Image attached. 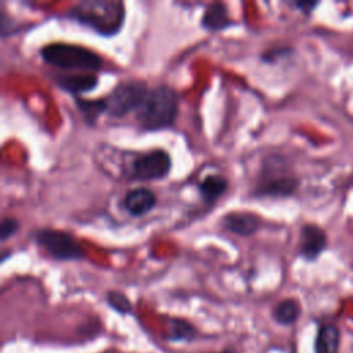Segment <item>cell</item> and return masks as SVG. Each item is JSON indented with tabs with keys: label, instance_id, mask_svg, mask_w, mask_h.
Instances as JSON below:
<instances>
[{
	"label": "cell",
	"instance_id": "6da1fadb",
	"mask_svg": "<svg viewBox=\"0 0 353 353\" xmlns=\"http://www.w3.org/2000/svg\"><path fill=\"white\" fill-rule=\"evenodd\" d=\"M65 18L92 30L112 37L119 34L125 19V4L119 0H84L72 6Z\"/></svg>",
	"mask_w": 353,
	"mask_h": 353
},
{
	"label": "cell",
	"instance_id": "7a4b0ae2",
	"mask_svg": "<svg viewBox=\"0 0 353 353\" xmlns=\"http://www.w3.org/2000/svg\"><path fill=\"white\" fill-rule=\"evenodd\" d=\"M299 188V179L287 157L268 154L262 159L252 186L255 199H283L292 196Z\"/></svg>",
	"mask_w": 353,
	"mask_h": 353
},
{
	"label": "cell",
	"instance_id": "3957f363",
	"mask_svg": "<svg viewBox=\"0 0 353 353\" xmlns=\"http://www.w3.org/2000/svg\"><path fill=\"white\" fill-rule=\"evenodd\" d=\"M179 110L178 92L165 84L149 88L143 102L135 112V120L141 131L154 132L171 128Z\"/></svg>",
	"mask_w": 353,
	"mask_h": 353
},
{
	"label": "cell",
	"instance_id": "277c9868",
	"mask_svg": "<svg viewBox=\"0 0 353 353\" xmlns=\"http://www.w3.org/2000/svg\"><path fill=\"white\" fill-rule=\"evenodd\" d=\"M39 54L43 62L62 70L94 73L103 68V58L98 52L74 43H50Z\"/></svg>",
	"mask_w": 353,
	"mask_h": 353
},
{
	"label": "cell",
	"instance_id": "5b68a950",
	"mask_svg": "<svg viewBox=\"0 0 353 353\" xmlns=\"http://www.w3.org/2000/svg\"><path fill=\"white\" fill-rule=\"evenodd\" d=\"M172 170L171 154L164 149H150L132 153L124 163L123 176L135 182H150L165 179Z\"/></svg>",
	"mask_w": 353,
	"mask_h": 353
},
{
	"label": "cell",
	"instance_id": "8992f818",
	"mask_svg": "<svg viewBox=\"0 0 353 353\" xmlns=\"http://www.w3.org/2000/svg\"><path fill=\"white\" fill-rule=\"evenodd\" d=\"M33 241L52 259L69 262L83 261L87 252L80 241L68 230L54 228H40L32 233Z\"/></svg>",
	"mask_w": 353,
	"mask_h": 353
},
{
	"label": "cell",
	"instance_id": "52a82bcc",
	"mask_svg": "<svg viewBox=\"0 0 353 353\" xmlns=\"http://www.w3.org/2000/svg\"><path fill=\"white\" fill-rule=\"evenodd\" d=\"M148 91L149 87L146 81L139 79H128L117 83L110 92L103 97L105 116L110 119H121L137 112Z\"/></svg>",
	"mask_w": 353,
	"mask_h": 353
},
{
	"label": "cell",
	"instance_id": "ba28073f",
	"mask_svg": "<svg viewBox=\"0 0 353 353\" xmlns=\"http://www.w3.org/2000/svg\"><path fill=\"white\" fill-rule=\"evenodd\" d=\"M262 226V219L252 211H229L221 218V228L240 237L254 236Z\"/></svg>",
	"mask_w": 353,
	"mask_h": 353
},
{
	"label": "cell",
	"instance_id": "9c48e42d",
	"mask_svg": "<svg viewBox=\"0 0 353 353\" xmlns=\"http://www.w3.org/2000/svg\"><path fill=\"white\" fill-rule=\"evenodd\" d=\"M156 204H157L156 193L146 186H138V188L130 189L121 199L123 211L134 218H139L149 214L156 207Z\"/></svg>",
	"mask_w": 353,
	"mask_h": 353
},
{
	"label": "cell",
	"instance_id": "30bf717a",
	"mask_svg": "<svg viewBox=\"0 0 353 353\" xmlns=\"http://www.w3.org/2000/svg\"><path fill=\"white\" fill-rule=\"evenodd\" d=\"M327 245L325 232L314 225L306 223L301 228L299 241H298V254L306 261H314Z\"/></svg>",
	"mask_w": 353,
	"mask_h": 353
},
{
	"label": "cell",
	"instance_id": "8fae6325",
	"mask_svg": "<svg viewBox=\"0 0 353 353\" xmlns=\"http://www.w3.org/2000/svg\"><path fill=\"white\" fill-rule=\"evenodd\" d=\"M54 81L59 90L70 94L72 97H81V94L91 92L98 85V77L94 73L85 72L55 74Z\"/></svg>",
	"mask_w": 353,
	"mask_h": 353
},
{
	"label": "cell",
	"instance_id": "7c38bea8",
	"mask_svg": "<svg viewBox=\"0 0 353 353\" xmlns=\"http://www.w3.org/2000/svg\"><path fill=\"white\" fill-rule=\"evenodd\" d=\"M234 25V21L229 15V8L225 3L222 1H214L210 3L200 18V26L210 32H223Z\"/></svg>",
	"mask_w": 353,
	"mask_h": 353
},
{
	"label": "cell",
	"instance_id": "4fadbf2b",
	"mask_svg": "<svg viewBox=\"0 0 353 353\" xmlns=\"http://www.w3.org/2000/svg\"><path fill=\"white\" fill-rule=\"evenodd\" d=\"M229 189V181L221 174H207L197 182V192L207 207H212Z\"/></svg>",
	"mask_w": 353,
	"mask_h": 353
},
{
	"label": "cell",
	"instance_id": "5bb4252c",
	"mask_svg": "<svg viewBox=\"0 0 353 353\" xmlns=\"http://www.w3.org/2000/svg\"><path fill=\"white\" fill-rule=\"evenodd\" d=\"M167 331L164 339L168 342H192L199 338V330L181 317H167Z\"/></svg>",
	"mask_w": 353,
	"mask_h": 353
},
{
	"label": "cell",
	"instance_id": "9a60e30c",
	"mask_svg": "<svg viewBox=\"0 0 353 353\" xmlns=\"http://www.w3.org/2000/svg\"><path fill=\"white\" fill-rule=\"evenodd\" d=\"M339 342V328L335 324H323L314 338V353H338Z\"/></svg>",
	"mask_w": 353,
	"mask_h": 353
},
{
	"label": "cell",
	"instance_id": "2e32d148",
	"mask_svg": "<svg viewBox=\"0 0 353 353\" xmlns=\"http://www.w3.org/2000/svg\"><path fill=\"white\" fill-rule=\"evenodd\" d=\"M76 108L81 114L84 123L90 127H94L101 116H105V101L101 98H83L73 97Z\"/></svg>",
	"mask_w": 353,
	"mask_h": 353
},
{
	"label": "cell",
	"instance_id": "e0dca14e",
	"mask_svg": "<svg viewBox=\"0 0 353 353\" xmlns=\"http://www.w3.org/2000/svg\"><path fill=\"white\" fill-rule=\"evenodd\" d=\"M301 316V305L294 298L279 301L272 309V319L280 325H292Z\"/></svg>",
	"mask_w": 353,
	"mask_h": 353
},
{
	"label": "cell",
	"instance_id": "ac0fdd59",
	"mask_svg": "<svg viewBox=\"0 0 353 353\" xmlns=\"http://www.w3.org/2000/svg\"><path fill=\"white\" fill-rule=\"evenodd\" d=\"M105 301H106V305L117 314L120 316L132 314V310H134L132 302L124 292L119 290H109L105 294Z\"/></svg>",
	"mask_w": 353,
	"mask_h": 353
},
{
	"label": "cell",
	"instance_id": "d6986e66",
	"mask_svg": "<svg viewBox=\"0 0 353 353\" xmlns=\"http://www.w3.org/2000/svg\"><path fill=\"white\" fill-rule=\"evenodd\" d=\"M21 223L15 216H3L0 222V241L6 243L10 237L15 236Z\"/></svg>",
	"mask_w": 353,
	"mask_h": 353
},
{
	"label": "cell",
	"instance_id": "ffe728a7",
	"mask_svg": "<svg viewBox=\"0 0 353 353\" xmlns=\"http://www.w3.org/2000/svg\"><path fill=\"white\" fill-rule=\"evenodd\" d=\"M291 52V48L290 47H274V48H270L265 52L261 54V61L265 62V63H276L279 62L281 58H285L288 57V54Z\"/></svg>",
	"mask_w": 353,
	"mask_h": 353
},
{
	"label": "cell",
	"instance_id": "44dd1931",
	"mask_svg": "<svg viewBox=\"0 0 353 353\" xmlns=\"http://www.w3.org/2000/svg\"><path fill=\"white\" fill-rule=\"evenodd\" d=\"M294 6L301 11V12H303V14H310L312 11H313V8L317 6V3L316 1H296V3H294Z\"/></svg>",
	"mask_w": 353,
	"mask_h": 353
},
{
	"label": "cell",
	"instance_id": "7402d4cb",
	"mask_svg": "<svg viewBox=\"0 0 353 353\" xmlns=\"http://www.w3.org/2000/svg\"><path fill=\"white\" fill-rule=\"evenodd\" d=\"M12 255V251L11 250H1L0 252V263H4L7 258H10Z\"/></svg>",
	"mask_w": 353,
	"mask_h": 353
},
{
	"label": "cell",
	"instance_id": "603a6c76",
	"mask_svg": "<svg viewBox=\"0 0 353 353\" xmlns=\"http://www.w3.org/2000/svg\"><path fill=\"white\" fill-rule=\"evenodd\" d=\"M210 353V352H208ZM215 353H234L233 350H230V349H225V350H221V352H215Z\"/></svg>",
	"mask_w": 353,
	"mask_h": 353
}]
</instances>
